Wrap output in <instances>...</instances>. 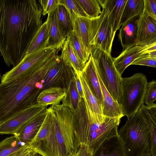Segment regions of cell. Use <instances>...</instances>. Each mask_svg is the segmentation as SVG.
<instances>
[{
  "label": "cell",
  "instance_id": "cell-40",
  "mask_svg": "<svg viewBox=\"0 0 156 156\" xmlns=\"http://www.w3.org/2000/svg\"><path fill=\"white\" fill-rule=\"evenodd\" d=\"M147 110L152 118L156 121V104L154 103L149 106H146Z\"/></svg>",
  "mask_w": 156,
  "mask_h": 156
},
{
  "label": "cell",
  "instance_id": "cell-23",
  "mask_svg": "<svg viewBox=\"0 0 156 156\" xmlns=\"http://www.w3.org/2000/svg\"><path fill=\"white\" fill-rule=\"evenodd\" d=\"M60 58L65 64L70 67L76 74L81 72L84 66L78 57L68 38L62 48Z\"/></svg>",
  "mask_w": 156,
  "mask_h": 156
},
{
  "label": "cell",
  "instance_id": "cell-32",
  "mask_svg": "<svg viewBox=\"0 0 156 156\" xmlns=\"http://www.w3.org/2000/svg\"><path fill=\"white\" fill-rule=\"evenodd\" d=\"M86 12L90 17L98 16L101 13L98 0H77Z\"/></svg>",
  "mask_w": 156,
  "mask_h": 156
},
{
  "label": "cell",
  "instance_id": "cell-38",
  "mask_svg": "<svg viewBox=\"0 0 156 156\" xmlns=\"http://www.w3.org/2000/svg\"><path fill=\"white\" fill-rule=\"evenodd\" d=\"M72 72L74 76L76 88L80 98L82 99L83 98V94L82 90V85L77 75L74 72L73 70L72 69Z\"/></svg>",
  "mask_w": 156,
  "mask_h": 156
},
{
  "label": "cell",
  "instance_id": "cell-19",
  "mask_svg": "<svg viewBox=\"0 0 156 156\" xmlns=\"http://www.w3.org/2000/svg\"><path fill=\"white\" fill-rule=\"evenodd\" d=\"M92 156H126L123 143L118 136L105 141Z\"/></svg>",
  "mask_w": 156,
  "mask_h": 156
},
{
  "label": "cell",
  "instance_id": "cell-26",
  "mask_svg": "<svg viewBox=\"0 0 156 156\" xmlns=\"http://www.w3.org/2000/svg\"><path fill=\"white\" fill-rule=\"evenodd\" d=\"M144 8V0H127L121 17V25L131 18L142 14Z\"/></svg>",
  "mask_w": 156,
  "mask_h": 156
},
{
  "label": "cell",
  "instance_id": "cell-37",
  "mask_svg": "<svg viewBox=\"0 0 156 156\" xmlns=\"http://www.w3.org/2000/svg\"><path fill=\"white\" fill-rule=\"evenodd\" d=\"M92 154L86 146L80 144L79 149L74 156H92Z\"/></svg>",
  "mask_w": 156,
  "mask_h": 156
},
{
  "label": "cell",
  "instance_id": "cell-43",
  "mask_svg": "<svg viewBox=\"0 0 156 156\" xmlns=\"http://www.w3.org/2000/svg\"><path fill=\"white\" fill-rule=\"evenodd\" d=\"M144 156H152V155L151 153H150L149 154H147Z\"/></svg>",
  "mask_w": 156,
  "mask_h": 156
},
{
  "label": "cell",
  "instance_id": "cell-8",
  "mask_svg": "<svg viewBox=\"0 0 156 156\" xmlns=\"http://www.w3.org/2000/svg\"><path fill=\"white\" fill-rule=\"evenodd\" d=\"M56 51L53 47L47 46L31 53L17 66L3 74L1 82L6 83L33 73L42 66Z\"/></svg>",
  "mask_w": 156,
  "mask_h": 156
},
{
  "label": "cell",
  "instance_id": "cell-22",
  "mask_svg": "<svg viewBox=\"0 0 156 156\" xmlns=\"http://www.w3.org/2000/svg\"><path fill=\"white\" fill-rule=\"evenodd\" d=\"M67 65L58 55L56 59L44 79L40 82L44 89L48 88L60 81L66 72Z\"/></svg>",
  "mask_w": 156,
  "mask_h": 156
},
{
  "label": "cell",
  "instance_id": "cell-11",
  "mask_svg": "<svg viewBox=\"0 0 156 156\" xmlns=\"http://www.w3.org/2000/svg\"><path fill=\"white\" fill-rule=\"evenodd\" d=\"M136 41V45L140 46L156 43V19L144 11L137 22Z\"/></svg>",
  "mask_w": 156,
  "mask_h": 156
},
{
  "label": "cell",
  "instance_id": "cell-25",
  "mask_svg": "<svg viewBox=\"0 0 156 156\" xmlns=\"http://www.w3.org/2000/svg\"><path fill=\"white\" fill-rule=\"evenodd\" d=\"M48 40V32L46 21L35 34L29 46L25 57L32 53L47 47Z\"/></svg>",
  "mask_w": 156,
  "mask_h": 156
},
{
  "label": "cell",
  "instance_id": "cell-33",
  "mask_svg": "<svg viewBox=\"0 0 156 156\" xmlns=\"http://www.w3.org/2000/svg\"><path fill=\"white\" fill-rule=\"evenodd\" d=\"M156 99V81L153 80L148 82L144 101L146 106H149L153 104Z\"/></svg>",
  "mask_w": 156,
  "mask_h": 156
},
{
  "label": "cell",
  "instance_id": "cell-15",
  "mask_svg": "<svg viewBox=\"0 0 156 156\" xmlns=\"http://www.w3.org/2000/svg\"><path fill=\"white\" fill-rule=\"evenodd\" d=\"M46 110V109L32 119L13 135L16 139L24 146H29L30 142L36 134L43 121Z\"/></svg>",
  "mask_w": 156,
  "mask_h": 156
},
{
  "label": "cell",
  "instance_id": "cell-42",
  "mask_svg": "<svg viewBox=\"0 0 156 156\" xmlns=\"http://www.w3.org/2000/svg\"><path fill=\"white\" fill-rule=\"evenodd\" d=\"M21 150L12 154H11L10 155L8 156H17Z\"/></svg>",
  "mask_w": 156,
  "mask_h": 156
},
{
  "label": "cell",
  "instance_id": "cell-14",
  "mask_svg": "<svg viewBox=\"0 0 156 156\" xmlns=\"http://www.w3.org/2000/svg\"><path fill=\"white\" fill-rule=\"evenodd\" d=\"M99 3L106 7L113 31L116 33L121 26V20L127 0H98Z\"/></svg>",
  "mask_w": 156,
  "mask_h": 156
},
{
  "label": "cell",
  "instance_id": "cell-30",
  "mask_svg": "<svg viewBox=\"0 0 156 156\" xmlns=\"http://www.w3.org/2000/svg\"><path fill=\"white\" fill-rule=\"evenodd\" d=\"M67 37L69 39L80 60L85 66V64L89 59L90 56L87 54L82 43L73 31L69 33Z\"/></svg>",
  "mask_w": 156,
  "mask_h": 156
},
{
  "label": "cell",
  "instance_id": "cell-1",
  "mask_svg": "<svg viewBox=\"0 0 156 156\" xmlns=\"http://www.w3.org/2000/svg\"><path fill=\"white\" fill-rule=\"evenodd\" d=\"M43 9L35 0H0V55L8 67L26 56L43 24Z\"/></svg>",
  "mask_w": 156,
  "mask_h": 156
},
{
  "label": "cell",
  "instance_id": "cell-31",
  "mask_svg": "<svg viewBox=\"0 0 156 156\" xmlns=\"http://www.w3.org/2000/svg\"><path fill=\"white\" fill-rule=\"evenodd\" d=\"M58 4L65 7L70 16L90 18L77 0H58Z\"/></svg>",
  "mask_w": 156,
  "mask_h": 156
},
{
  "label": "cell",
  "instance_id": "cell-2",
  "mask_svg": "<svg viewBox=\"0 0 156 156\" xmlns=\"http://www.w3.org/2000/svg\"><path fill=\"white\" fill-rule=\"evenodd\" d=\"M75 115L63 104L51 105L30 142L33 151L43 156H74L80 147Z\"/></svg>",
  "mask_w": 156,
  "mask_h": 156
},
{
  "label": "cell",
  "instance_id": "cell-3",
  "mask_svg": "<svg viewBox=\"0 0 156 156\" xmlns=\"http://www.w3.org/2000/svg\"><path fill=\"white\" fill-rule=\"evenodd\" d=\"M75 115L76 132L80 144L88 147L92 155L106 140L118 136L121 118H98L82 99Z\"/></svg>",
  "mask_w": 156,
  "mask_h": 156
},
{
  "label": "cell",
  "instance_id": "cell-27",
  "mask_svg": "<svg viewBox=\"0 0 156 156\" xmlns=\"http://www.w3.org/2000/svg\"><path fill=\"white\" fill-rule=\"evenodd\" d=\"M57 10L59 26L63 37L66 39L68 34L73 30L72 20L69 13L63 5L58 4Z\"/></svg>",
  "mask_w": 156,
  "mask_h": 156
},
{
  "label": "cell",
  "instance_id": "cell-6",
  "mask_svg": "<svg viewBox=\"0 0 156 156\" xmlns=\"http://www.w3.org/2000/svg\"><path fill=\"white\" fill-rule=\"evenodd\" d=\"M97 71L104 85L112 97L118 103L122 94V76L117 72L111 54L100 49L90 51Z\"/></svg>",
  "mask_w": 156,
  "mask_h": 156
},
{
  "label": "cell",
  "instance_id": "cell-24",
  "mask_svg": "<svg viewBox=\"0 0 156 156\" xmlns=\"http://www.w3.org/2000/svg\"><path fill=\"white\" fill-rule=\"evenodd\" d=\"M73 75L72 78L68 83L66 95L62 101L63 104L69 108L75 115L82 99L79 97L76 87L75 78L73 74Z\"/></svg>",
  "mask_w": 156,
  "mask_h": 156
},
{
  "label": "cell",
  "instance_id": "cell-18",
  "mask_svg": "<svg viewBox=\"0 0 156 156\" xmlns=\"http://www.w3.org/2000/svg\"><path fill=\"white\" fill-rule=\"evenodd\" d=\"M66 94V89L59 87H50L44 89L37 95L36 102L44 107L60 104Z\"/></svg>",
  "mask_w": 156,
  "mask_h": 156
},
{
  "label": "cell",
  "instance_id": "cell-17",
  "mask_svg": "<svg viewBox=\"0 0 156 156\" xmlns=\"http://www.w3.org/2000/svg\"><path fill=\"white\" fill-rule=\"evenodd\" d=\"M97 73L103 96V102L101 108L102 115L110 118H121L124 116L121 107L106 89L100 77L97 68Z\"/></svg>",
  "mask_w": 156,
  "mask_h": 156
},
{
  "label": "cell",
  "instance_id": "cell-41",
  "mask_svg": "<svg viewBox=\"0 0 156 156\" xmlns=\"http://www.w3.org/2000/svg\"><path fill=\"white\" fill-rule=\"evenodd\" d=\"M31 156H43L40 154L34 151Z\"/></svg>",
  "mask_w": 156,
  "mask_h": 156
},
{
  "label": "cell",
  "instance_id": "cell-44",
  "mask_svg": "<svg viewBox=\"0 0 156 156\" xmlns=\"http://www.w3.org/2000/svg\"><path fill=\"white\" fill-rule=\"evenodd\" d=\"M2 76L1 74V73L0 72V80H1V78H2Z\"/></svg>",
  "mask_w": 156,
  "mask_h": 156
},
{
  "label": "cell",
  "instance_id": "cell-21",
  "mask_svg": "<svg viewBox=\"0 0 156 156\" xmlns=\"http://www.w3.org/2000/svg\"><path fill=\"white\" fill-rule=\"evenodd\" d=\"M70 17L73 31L82 43L87 54L90 56V52L89 44L88 27L90 18L75 16Z\"/></svg>",
  "mask_w": 156,
  "mask_h": 156
},
{
  "label": "cell",
  "instance_id": "cell-12",
  "mask_svg": "<svg viewBox=\"0 0 156 156\" xmlns=\"http://www.w3.org/2000/svg\"><path fill=\"white\" fill-rule=\"evenodd\" d=\"M46 21L48 35L47 46L53 47L58 51L62 48L66 39L63 37L59 26L57 8L48 14Z\"/></svg>",
  "mask_w": 156,
  "mask_h": 156
},
{
  "label": "cell",
  "instance_id": "cell-35",
  "mask_svg": "<svg viewBox=\"0 0 156 156\" xmlns=\"http://www.w3.org/2000/svg\"><path fill=\"white\" fill-rule=\"evenodd\" d=\"M144 11L156 19V0H144Z\"/></svg>",
  "mask_w": 156,
  "mask_h": 156
},
{
  "label": "cell",
  "instance_id": "cell-7",
  "mask_svg": "<svg viewBox=\"0 0 156 156\" xmlns=\"http://www.w3.org/2000/svg\"><path fill=\"white\" fill-rule=\"evenodd\" d=\"M99 4L102 8L101 13L98 17L90 18L88 37L90 52L100 49L111 54L115 33L112 29L106 7Z\"/></svg>",
  "mask_w": 156,
  "mask_h": 156
},
{
  "label": "cell",
  "instance_id": "cell-36",
  "mask_svg": "<svg viewBox=\"0 0 156 156\" xmlns=\"http://www.w3.org/2000/svg\"><path fill=\"white\" fill-rule=\"evenodd\" d=\"M131 65L145 66L155 68L156 58L147 56L140 58L133 62L131 64Z\"/></svg>",
  "mask_w": 156,
  "mask_h": 156
},
{
  "label": "cell",
  "instance_id": "cell-28",
  "mask_svg": "<svg viewBox=\"0 0 156 156\" xmlns=\"http://www.w3.org/2000/svg\"><path fill=\"white\" fill-rule=\"evenodd\" d=\"M140 117L144 122L149 129L152 138L151 152L156 153V121L154 120L149 113L144 103L139 108L136 115Z\"/></svg>",
  "mask_w": 156,
  "mask_h": 156
},
{
  "label": "cell",
  "instance_id": "cell-5",
  "mask_svg": "<svg viewBox=\"0 0 156 156\" xmlns=\"http://www.w3.org/2000/svg\"><path fill=\"white\" fill-rule=\"evenodd\" d=\"M122 93L119 103L124 116L129 119L135 116L144 103L148 83L146 76L142 73L122 78Z\"/></svg>",
  "mask_w": 156,
  "mask_h": 156
},
{
  "label": "cell",
  "instance_id": "cell-20",
  "mask_svg": "<svg viewBox=\"0 0 156 156\" xmlns=\"http://www.w3.org/2000/svg\"><path fill=\"white\" fill-rule=\"evenodd\" d=\"M76 74L82 85L84 96L83 99L88 107L98 118L103 119L104 116L102 115L101 106L89 87L84 73L81 71Z\"/></svg>",
  "mask_w": 156,
  "mask_h": 156
},
{
  "label": "cell",
  "instance_id": "cell-13",
  "mask_svg": "<svg viewBox=\"0 0 156 156\" xmlns=\"http://www.w3.org/2000/svg\"><path fill=\"white\" fill-rule=\"evenodd\" d=\"M140 16L129 19L120 29L118 36L123 50L136 45L137 24Z\"/></svg>",
  "mask_w": 156,
  "mask_h": 156
},
{
  "label": "cell",
  "instance_id": "cell-39",
  "mask_svg": "<svg viewBox=\"0 0 156 156\" xmlns=\"http://www.w3.org/2000/svg\"><path fill=\"white\" fill-rule=\"evenodd\" d=\"M33 152L30 146H26L20 151L17 156H31Z\"/></svg>",
  "mask_w": 156,
  "mask_h": 156
},
{
  "label": "cell",
  "instance_id": "cell-10",
  "mask_svg": "<svg viewBox=\"0 0 156 156\" xmlns=\"http://www.w3.org/2000/svg\"><path fill=\"white\" fill-rule=\"evenodd\" d=\"M154 50H156V43L144 46L135 45L123 50L117 57H113L114 65L122 76L125 69L133 62L140 58L149 57V53Z\"/></svg>",
  "mask_w": 156,
  "mask_h": 156
},
{
  "label": "cell",
  "instance_id": "cell-29",
  "mask_svg": "<svg viewBox=\"0 0 156 156\" xmlns=\"http://www.w3.org/2000/svg\"><path fill=\"white\" fill-rule=\"evenodd\" d=\"M26 146L19 142L13 135L0 142V156H8L21 150Z\"/></svg>",
  "mask_w": 156,
  "mask_h": 156
},
{
  "label": "cell",
  "instance_id": "cell-4",
  "mask_svg": "<svg viewBox=\"0 0 156 156\" xmlns=\"http://www.w3.org/2000/svg\"><path fill=\"white\" fill-rule=\"evenodd\" d=\"M126 156H144L151 153L152 138L143 120L136 115L127 119L118 131Z\"/></svg>",
  "mask_w": 156,
  "mask_h": 156
},
{
  "label": "cell",
  "instance_id": "cell-9",
  "mask_svg": "<svg viewBox=\"0 0 156 156\" xmlns=\"http://www.w3.org/2000/svg\"><path fill=\"white\" fill-rule=\"evenodd\" d=\"M35 104L0 124V134L14 135L47 108Z\"/></svg>",
  "mask_w": 156,
  "mask_h": 156
},
{
  "label": "cell",
  "instance_id": "cell-16",
  "mask_svg": "<svg viewBox=\"0 0 156 156\" xmlns=\"http://www.w3.org/2000/svg\"><path fill=\"white\" fill-rule=\"evenodd\" d=\"M82 71L84 73L89 87L98 101L102 108L103 96L97 76L96 66L94 59L91 55H90L89 59Z\"/></svg>",
  "mask_w": 156,
  "mask_h": 156
},
{
  "label": "cell",
  "instance_id": "cell-34",
  "mask_svg": "<svg viewBox=\"0 0 156 156\" xmlns=\"http://www.w3.org/2000/svg\"><path fill=\"white\" fill-rule=\"evenodd\" d=\"M38 2L42 8L43 16L54 11L58 5V0H39Z\"/></svg>",
  "mask_w": 156,
  "mask_h": 156
}]
</instances>
